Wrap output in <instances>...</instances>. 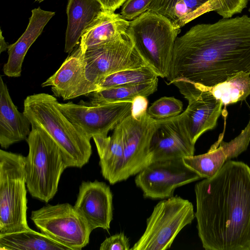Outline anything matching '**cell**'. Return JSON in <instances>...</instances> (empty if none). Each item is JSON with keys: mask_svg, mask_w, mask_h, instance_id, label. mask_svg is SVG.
Instances as JSON below:
<instances>
[{"mask_svg": "<svg viewBox=\"0 0 250 250\" xmlns=\"http://www.w3.org/2000/svg\"><path fill=\"white\" fill-rule=\"evenodd\" d=\"M250 73V17L223 18L192 27L175 40L168 84L185 80L207 87Z\"/></svg>", "mask_w": 250, "mask_h": 250, "instance_id": "1", "label": "cell"}, {"mask_svg": "<svg viewBox=\"0 0 250 250\" xmlns=\"http://www.w3.org/2000/svg\"><path fill=\"white\" fill-rule=\"evenodd\" d=\"M199 237L206 250H250V167L229 160L194 188Z\"/></svg>", "mask_w": 250, "mask_h": 250, "instance_id": "2", "label": "cell"}, {"mask_svg": "<svg viewBox=\"0 0 250 250\" xmlns=\"http://www.w3.org/2000/svg\"><path fill=\"white\" fill-rule=\"evenodd\" d=\"M58 103L49 94H34L24 100L23 112L31 126L45 132L58 145L67 168H81L92 154L90 139L61 111Z\"/></svg>", "mask_w": 250, "mask_h": 250, "instance_id": "3", "label": "cell"}, {"mask_svg": "<svg viewBox=\"0 0 250 250\" xmlns=\"http://www.w3.org/2000/svg\"><path fill=\"white\" fill-rule=\"evenodd\" d=\"M26 140L29 146L25 160L26 187L33 198L48 203L56 195L67 166L59 146L42 130L31 126Z\"/></svg>", "mask_w": 250, "mask_h": 250, "instance_id": "4", "label": "cell"}, {"mask_svg": "<svg viewBox=\"0 0 250 250\" xmlns=\"http://www.w3.org/2000/svg\"><path fill=\"white\" fill-rule=\"evenodd\" d=\"M126 32L148 65L158 77L167 78L180 28L163 16L147 11L130 21Z\"/></svg>", "mask_w": 250, "mask_h": 250, "instance_id": "5", "label": "cell"}, {"mask_svg": "<svg viewBox=\"0 0 250 250\" xmlns=\"http://www.w3.org/2000/svg\"><path fill=\"white\" fill-rule=\"evenodd\" d=\"M25 157L0 150V236L31 229L27 220Z\"/></svg>", "mask_w": 250, "mask_h": 250, "instance_id": "6", "label": "cell"}, {"mask_svg": "<svg viewBox=\"0 0 250 250\" xmlns=\"http://www.w3.org/2000/svg\"><path fill=\"white\" fill-rule=\"evenodd\" d=\"M195 218L191 202L177 195L160 201L146 220L145 230L130 250H165Z\"/></svg>", "mask_w": 250, "mask_h": 250, "instance_id": "7", "label": "cell"}, {"mask_svg": "<svg viewBox=\"0 0 250 250\" xmlns=\"http://www.w3.org/2000/svg\"><path fill=\"white\" fill-rule=\"evenodd\" d=\"M85 78L90 93L107 76L119 71L148 65L126 32L83 53Z\"/></svg>", "mask_w": 250, "mask_h": 250, "instance_id": "8", "label": "cell"}, {"mask_svg": "<svg viewBox=\"0 0 250 250\" xmlns=\"http://www.w3.org/2000/svg\"><path fill=\"white\" fill-rule=\"evenodd\" d=\"M30 219L42 233L70 250H81L89 243L92 231L69 203L44 206L33 210Z\"/></svg>", "mask_w": 250, "mask_h": 250, "instance_id": "9", "label": "cell"}, {"mask_svg": "<svg viewBox=\"0 0 250 250\" xmlns=\"http://www.w3.org/2000/svg\"><path fill=\"white\" fill-rule=\"evenodd\" d=\"M201 178L178 159L152 162L136 174L135 183L145 198L165 199L173 196L177 188Z\"/></svg>", "mask_w": 250, "mask_h": 250, "instance_id": "10", "label": "cell"}, {"mask_svg": "<svg viewBox=\"0 0 250 250\" xmlns=\"http://www.w3.org/2000/svg\"><path fill=\"white\" fill-rule=\"evenodd\" d=\"M132 102H123L90 105L81 101L58 103L61 111L90 139L106 136L131 112Z\"/></svg>", "mask_w": 250, "mask_h": 250, "instance_id": "11", "label": "cell"}, {"mask_svg": "<svg viewBox=\"0 0 250 250\" xmlns=\"http://www.w3.org/2000/svg\"><path fill=\"white\" fill-rule=\"evenodd\" d=\"M120 124L124 155L123 181L136 175L152 163L150 146L156 120L147 113L140 119L133 118L130 114Z\"/></svg>", "mask_w": 250, "mask_h": 250, "instance_id": "12", "label": "cell"}, {"mask_svg": "<svg viewBox=\"0 0 250 250\" xmlns=\"http://www.w3.org/2000/svg\"><path fill=\"white\" fill-rule=\"evenodd\" d=\"M171 84L188 101L182 113L189 137L195 144L201 135L216 126L223 105L203 85L185 80H178Z\"/></svg>", "mask_w": 250, "mask_h": 250, "instance_id": "13", "label": "cell"}, {"mask_svg": "<svg viewBox=\"0 0 250 250\" xmlns=\"http://www.w3.org/2000/svg\"><path fill=\"white\" fill-rule=\"evenodd\" d=\"M194 146L182 113L171 118L156 120L150 146L152 162L193 156Z\"/></svg>", "mask_w": 250, "mask_h": 250, "instance_id": "14", "label": "cell"}, {"mask_svg": "<svg viewBox=\"0 0 250 250\" xmlns=\"http://www.w3.org/2000/svg\"><path fill=\"white\" fill-rule=\"evenodd\" d=\"M91 230H108L113 219V194L108 185L95 180L83 181L74 206Z\"/></svg>", "mask_w": 250, "mask_h": 250, "instance_id": "15", "label": "cell"}, {"mask_svg": "<svg viewBox=\"0 0 250 250\" xmlns=\"http://www.w3.org/2000/svg\"><path fill=\"white\" fill-rule=\"evenodd\" d=\"M250 143V119L241 133L229 142L222 137L206 153L183 158L184 163L200 177L208 178L214 175L227 161L245 151Z\"/></svg>", "mask_w": 250, "mask_h": 250, "instance_id": "16", "label": "cell"}, {"mask_svg": "<svg viewBox=\"0 0 250 250\" xmlns=\"http://www.w3.org/2000/svg\"><path fill=\"white\" fill-rule=\"evenodd\" d=\"M82 55V49L79 46L67 57L58 70L42 84V86H51L54 95L63 100L90 93L84 76Z\"/></svg>", "mask_w": 250, "mask_h": 250, "instance_id": "17", "label": "cell"}, {"mask_svg": "<svg viewBox=\"0 0 250 250\" xmlns=\"http://www.w3.org/2000/svg\"><path fill=\"white\" fill-rule=\"evenodd\" d=\"M55 14L54 12L44 11L40 7L32 10L25 31L17 42L8 46V60L3 67L5 75L10 77L21 76L22 63L27 51Z\"/></svg>", "mask_w": 250, "mask_h": 250, "instance_id": "18", "label": "cell"}, {"mask_svg": "<svg viewBox=\"0 0 250 250\" xmlns=\"http://www.w3.org/2000/svg\"><path fill=\"white\" fill-rule=\"evenodd\" d=\"M0 145L7 148L11 145L26 140L31 123L13 103L6 84L0 77Z\"/></svg>", "mask_w": 250, "mask_h": 250, "instance_id": "19", "label": "cell"}, {"mask_svg": "<svg viewBox=\"0 0 250 250\" xmlns=\"http://www.w3.org/2000/svg\"><path fill=\"white\" fill-rule=\"evenodd\" d=\"M217 10L215 0H152L147 11L167 19L176 28H180L197 17Z\"/></svg>", "mask_w": 250, "mask_h": 250, "instance_id": "20", "label": "cell"}, {"mask_svg": "<svg viewBox=\"0 0 250 250\" xmlns=\"http://www.w3.org/2000/svg\"><path fill=\"white\" fill-rule=\"evenodd\" d=\"M99 156V165L103 177L114 185L121 182L124 155L120 123L111 136L93 137Z\"/></svg>", "mask_w": 250, "mask_h": 250, "instance_id": "21", "label": "cell"}, {"mask_svg": "<svg viewBox=\"0 0 250 250\" xmlns=\"http://www.w3.org/2000/svg\"><path fill=\"white\" fill-rule=\"evenodd\" d=\"M103 10L97 0H68L65 52L71 53L83 32Z\"/></svg>", "mask_w": 250, "mask_h": 250, "instance_id": "22", "label": "cell"}, {"mask_svg": "<svg viewBox=\"0 0 250 250\" xmlns=\"http://www.w3.org/2000/svg\"><path fill=\"white\" fill-rule=\"evenodd\" d=\"M130 21L119 14L103 10L83 34L80 46L87 49L109 42L126 31Z\"/></svg>", "mask_w": 250, "mask_h": 250, "instance_id": "23", "label": "cell"}, {"mask_svg": "<svg viewBox=\"0 0 250 250\" xmlns=\"http://www.w3.org/2000/svg\"><path fill=\"white\" fill-rule=\"evenodd\" d=\"M158 79L140 84L120 86L95 91L85 96L89 98L84 102L90 105H99L123 102H132L138 96L147 97L157 89Z\"/></svg>", "mask_w": 250, "mask_h": 250, "instance_id": "24", "label": "cell"}, {"mask_svg": "<svg viewBox=\"0 0 250 250\" xmlns=\"http://www.w3.org/2000/svg\"><path fill=\"white\" fill-rule=\"evenodd\" d=\"M1 250H70L31 229L0 236Z\"/></svg>", "mask_w": 250, "mask_h": 250, "instance_id": "25", "label": "cell"}, {"mask_svg": "<svg viewBox=\"0 0 250 250\" xmlns=\"http://www.w3.org/2000/svg\"><path fill=\"white\" fill-rule=\"evenodd\" d=\"M204 87L223 105L235 103L250 95V73L241 71L215 85Z\"/></svg>", "mask_w": 250, "mask_h": 250, "instance_id": "26", "label": "cell"}, {"mask_svg": "<svg viewBox=\"0 0 250 250\" xmlns=\"http://www.w3.org/2000/svg\"><path fill=\"white\" fill-rule=\"evenodd\" d=\"M158 75L148 65L128 69L111 74L103 79L96 86V90L106 88L140 84L152 81Z\"/></svg>", "mask_w": 250, "mask_h": 250, "instance_id": "27", "label": "cell"}, {"mask_svg": "<svg viewBox=\"0 0 250 250\" xmlns=\"http://www.w3.org/2000/svg\"><path fill=\"white\" fill-rule=\"evenodd\" d=\"M183 106L182 102L173 97H163L148 107L147 113L155 120L165 119L180 114Z\"/></svg>", "mask_w": 250, "mask_h": 250, "instance_id": "28", "label": "cell"}, {"mask_svg": "<svg viewBox=\"0 0 250 250\" xmlns=\"http://www.w3.org/2000/svg\"><path fill=\"white\" fill-rule=\"evenodd\" d=\"M152 0H126L120 14L126 21L133 20L147 11Z\"/></svg>", "mask_w": 250, "mask_h": 250, "instance_id": "29", "label": "cell"}, {"mask_svg": "<svg viewBox=\"0 0 250 250\" xmlns=\"http://www.w3.org/2000/svg\"><path fill=\"white\" fill-rule=\"evenodd\" d=\"M218 6L216 13L223 18H230L241 13L247 7L249 0H215Z\"/></svg>", "mask_w": 250, "mask_h": 250, "instance_id": "30", "label": "cell"}, {"mask_svg": "<svg viewBox=\"0 0 250 250\" xmlns=\"http://www.w3.org/2000/svg\"><path fill=\"white\" fill-rule=\"evenodd\" d=\"M100 250H130L128 238L124 232L106 238L101 244Z\"/></svg>", "mask_w": 250, "mask_h": 250, "instance_id": "31", "label": "cell"}, {"mask_svg": "<svg viewBox=\"0 0 250 250\" xmlns=\"http://www.w3.org/2000/svg\"><path fill=\"white\" fill-rule=\"evenodd\" d=\"M148 101L146 97L138 96L132 101L130 115L136 119H140L147 113Z\"/></svg>", "mask_w": 250, "mask_h": 250, "instance_id": "32", "label": "cell"}, {"mask_svg": "<svg viewBox=\"0 0 250 250\" xmlns=\"http://www.w3.org/2000/svg\"><path fill=\"white\" fill-rule=\"evenodd\" d=\"M101 4L103 9L114 12L126 0H97Z\"/></svg>", "mask_w": 250, "mask_h": 250, "instance_id": "33", "label": "cell"}, {"mask_svg": "<svg viewBox=\"0 0 250 250\" xmlns=\"http://www.w3.org/2000/svg\"><path fill=\"white\" fill-rule=\"evenodd\" d=\"M0 53H1L2 52L8 49L9 45L5 41L4 37L2 36V35L1 30H0Z\"/></svg>", "mask_w": 250, "mask_h": 250, "instance_id": "34", "label": "cell"}, {"mask_svg": "<svg viewBox=\"0 0 250 250\" xmlns=\"http://www.w3.org/2000/svg\"><path fill=\"white\" fill-rule=\"evenodd\" d=\"M44 0H35L36 1H38L39 2H41L42 1H43Z\"/></svg>", "mask_w": 250, "mask_h": 250, "instance_id": "35", "label": "cell"}, {"mask_svg": "<svg viewBox=\"0 0 250 250\" xmlns=\"http://www.w3.org/2000/svg\"></svg>", "mask_w": 250, "mask_h": 250, "instance_id": "36", "label": "cell"}]
</instances>
